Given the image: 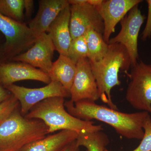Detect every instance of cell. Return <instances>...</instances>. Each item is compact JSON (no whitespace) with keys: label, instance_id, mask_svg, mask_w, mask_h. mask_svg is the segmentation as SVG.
<instances>
[{"label":"cell","instance_id":"cell-1","mask_svg":"<svg viewBox=\"0 0 151 151\" xmlns=\"http://www.w3.org/2000/svg\"><path fill=\"white\" fill-rule=\"evenodd\" d=\"M65 107L70 115L86 121L96 120L104 122L114 128L116 132L129 139H142L144 125L150 114L146 111L123 113L89 100L65 102Z\"/></svg>","mask_w":151,"mask_h":151},{"label":"cell","instance_id":"cell-2","mask_svg":"<svg viewBox=\"0 0 151 151\" xmlns=\"http://www.w3.org/2000/svg\"><path fill=\"white\" fill-rule=\"evenodd\" d=\"M65 102L64 97L48 98L34 106L24 116L42 121L47 127L48 134L65 130L78 134L103 130L101 125H95L92 121H84L70 115L65 109Z\"/></svg>","mask_w":151,"mask_h":151},{"label":"cell","instance_id":"cell-3","mask_svg":"<svg viewBox=\"0 0 151 151\" xmlns=\"http://www.w3.org/2000/svg\"><path fill=\"white\" fill-rule=\"evenodd\" d=\"M90 63L98 87L99 98L110 108L117 110L112 101L111 91L113 87L121 84L119 78L120 70L127 71L131 66L128 52L121 44H110L103 59Z\"/></svg>","mask_w":151,"mask_h":151},{"label":"cell","instance_id":"cell-4","mask_svg":"<svg viewBox=\"0 0 151 151\" xmlns=\"http://www.w3.org/2000/svg\"><path fill=\"white\" fill-rule=\"evenodd\" d=\"M48 134L42 121L27 119L17 109L0 125V151H20Z\"/></svg>","mask_w":151,"mask_h":151},{"label":"cell","instance_id":"cell-5","mask_svg":"<svg viewBox=\"0 0 151 151\" xmlns=\"http://www.w3.org/2000/svg\"><path fill=\"white\" fill-rule=\"evenodd\" d=\"M0 32L6 39L3 55L10 59L27 51L37 39L24 23L17 22L1 14Z\"/></svg>","mask_w":151,"mask_h":151},{"label":"cell","instance_id":"cell-6","mask_svg":"<svg viewBox=\"0 0 151 151\" xmlns=\"http://www.w3.org/2000/svg\"><path fill=\"white\" fill-rule=\"evenodd\" d=\"M129 76L126 100L133 108L151 114V65L138 63Z\"/></svg>","mask_w":151,"mask_h":151},{"label":"cell","instance_id":"cell-7","mask_svg":"<svg viewBox=\"0 0 151 151\" xmlns=\"http://www.w3.org/2000/svg\"><path fill=\"white\" fill-rule=\"evenodd\" d=\"M19 101L20 112L25 116L36 105L53 97H70V93L58 81H51L46 86L29 88L13 84L5 87Z\"/></svg>","mask_w":151,"mask_h":151},{"label":"cell","instance_id":"cell-8","mask_svg":"<svg viewBox=\"0 0 151 151\" xmlns=\"http://www.w3.org/2000/svg\"><path fill=\"white\" fill-rule=\"evenodd\" d=\"M145 19L138 5L135 6L120 22L122 27L119 34L110 38L108 42V44H121L125 47L129 55L132 67L138 63V37Z\"/></svg>","mask_w":151,"mask_h":151},{"label":"cell","instance_id":"cell-9","mask_svg":"<svg viewBox=\"0 0 151 151\" xmlns=\"http://www.w3.org/2000/svg\"><path fill=\"white\" fill-rule=\"evenodd\" d=\"M70 6V29L72 40L84 35L89 28L103 35L104 24L97 9L86 0Z\"/></svg>","mask_w":151,"mask_h":151},{"label":"cell","instance_id":"cell-10","mask_svg":"<svg viewBox=\"0 0 151 151\" xmlns=\"http://www.w3.org/2000/svg\"><path fill=\"white\" fill-rule=\"evenodd\" d=\"M55 50L51 37L47 33H44L37 37L30 48L12 60L25 63L48 74L52 67Z\"/></svg>","mask_w":151,"mask_h":151},{"label":"cell","instance_id":"cell-11","mask_svg":"<svg viewBox=\"0 0 151 151\" xmlns=\"http://www.w3.org/2000/svg\"><path fill=\"white\" fill-rule=\"evenodd\" d=\"M70 100L73 102L89 100L96 101L100 99L97 83L88 58L76 63V73L70 91Z\"/></svg>","mask_w":151,"mask_h":151},{"label":"cell","instance_id":"cell-12","mask_svg":"<svg viewBox=\"0 0 151 151\" xmlns=\"http://www.w3.org/2000/svg\"><path fill=\"white\" fill-rule=\"evenodd\" d=\"M142 1L141 0H107L103 1L100 6L95 7L103 19V37L106 43L108 44L117 24L133 7Z\"/></svg>","mask_w":151,"mask_h":151},{"label":"cell","instance_id":"cell-13","mask_svg":"<svg viewBox=\"0 0 151 151\" xmlns=\"http://www.w3.org/2000/svg\"><path fill=\"white\" fill-rule=\"evenodd\" d=\"M23 80H35L47 84L51 81L47 73L25 63H0V83L4 87Z\"/></svg>","mask_w":151,"mask_h":151},{"label":"cell","instance_id":"cell-14","mask_svg":"<svg viewBox=\"0 0 151 151\" xmlns=\"http://www.w3.org/2000/svg\"><path fill=\"white\" fill-rule=\"evenodd\" d=\"M67 0H40L35 17L28 27L37 37L47 33L49 28L60 12L69 5Z\"/></svg>","mask_w":151,"mask_h":151},{"label":"cell","instance_id":"cell-15","mask_svg":"<svg viewBox=\"0 0 151 151\" xmlns=\"http://www.w3.org/2000/svg\"><path fill=\"white\" fill-rule=\"evenodd\" d=\"M70 6L63 10L51 24L47 33L51 37L55 50L60 54L67 55L72 41L70 29Z\"/></svg>","mask_w":151,"mask_h":151},{"label":"cell","instance_id":"cell-16","mask_svg":"<svg viewBox=\"0 0 151 151\" xmlns=\"http://www.w3.org/2000/svg\"><path fill=\"white\" fill-rule=\"evenodd\" d=\"M78 135L74 131L62 130L29 144L20 151H64L77 139Z\"/></svg>","mask_w":151,"mask_h":151},{"label":"cell","instance_id":"cell-17","mask_svg":"<svg viewBox=\"0 0 151 151\" xmlns=\"http://www.w3.org/2000/svg\"><path fill=\"white\" fill-rule=\"evenodd\" d=\"M76 64L67 55L60 54L53 62L49 76L51 81H58L70 93L76 73Z\"/></svg>","mask_w":151,"mask_h":151},{"label":"cell","instance_id":"cell-18","mask_svg":"<svg viewBox=\"0 0 151 151\" xmlns=\"http://www.w3.org/2000/svg\"><path fill=\"white\" fill-rule=\"evenodd\" d=\"M88 49V58L91 62H97L103 59L108 49V44L103 37V35L93 29L89 28L84 34Z\"/></svg>","mask_w":151,"mask_h":151},{"label":"cell","instance_id":"cell-19","mask_svg":"<svg viewBox=\"0 0 151 151\" xmlns=\"http://www.w3.org/2000/svg\"><path fill=\"white\" fill-rule=\"evenodd\" d=\"M24 0H0V14L17 22H23Z\"/></svg>","mask_w":151,"mask_h":151},{"label":"cell","instance_id":"cell-20","mask_svg":"<svg viewBox=\"0 0 151 151\" xmlns=\"http://www.w3.org/2000/svg\"><path fill=\"white\" fill-rule=\"evenodd\" d=\"M88 49L84 35L78 37L72 40L67 56L76 64L79 60L88 58Z\"/></svg>","mask_w":151,"mask_h":151},{"label":"cell","instance_id":"cell-21","mask_svg":"<svg viewBox=\"0 0 151 151\" xmlns=\"http://www.w3.org/2000/svg\"><path fill=\"white\" fill-rule=\"evenodd\" d=\"M19 101L12 94L8 98L0 103V125L18 108Z\"/></svg>","mask_w":151,"mask_h":151},{"label":"cell","instance_id":"cell-22","mask_svg":"<svg viewBox=\"0 0 151 151\" xmlns=\"http://www.w3.org/2000/svg\"><path fill=\"white\" fill-rule=\"evenodd\" d=\"M143 129L144 135L140 144L132 151H151V117L150 115L146 120ZM104 151H110L105 149Z\"/></svg>","mask_w":151,"mask_h":151},{"label":"cell","instance_id":"cell-23","mask_svg":"<svg viewBox=\"0 0 151 151\" xmlns=\"http://www.w3.org/2000/svg\"><path fill=\"white\" fill-rule=\"evenodd\" d=\"M148 4V17L145 27L142 33V39L145 40L151 36V0H147Z\"/></svg>","mask_w":151,"mask_h":151},{"label":"cell","instance_id":"cell-24","mask_svg":"<svg viewBox=\"0 0 151 151\" xmlns=\"http://www.w3.org/2000/svg\"><path fill=\"white\" fill-rule=\"evenodd\" d=\"M34 1L32 0H24V10L27 16H31L34 7Z\"/></svg>","mask_w":151,"mask_h":151},{"label":"cell","instance_id":"cell-25","mask_svg":"<svg viewBox=\"0 0 151 151\" xmlns=\"http://www.w3.org/2000/svg\"><path fill=\"white\" fill-rule=\"evenodd\" d=\"M7 90L4 88L0 83V103L8 98L11 95V93Z\"/></svg>","mask_w":151,"mask_h":151},{"label":"cell","instance_id":"cell-26","mask_svg":"<svg viewBox=\"0 0 151 151\" xmlns=\"http://www.w3.org/2000/svg\"><path fill=\"white\" fill-rule=\"evenodd\" d=\"M79 147L77 145L76 140L68 146L64 151H79Z\"/></svg>","mask_w":151,"mask_h":151},{"label":"cell","instance_id":"cell-27","mask_svg":"<svg viewBox=\"0 0 151 151\" xmlns=\"http://www.w3.org/2000/svg\"><path fill=\"white\" fill-rule=\"evenodd\" d=\"M103 0H87V2L89 4L94 7H97L100 6L103 3Z\"/></svg>","mask_w":151,"mask_h":151},{"label":"cell","instance_id":"cell-28","mask_svg":"<svg viewBox=\"0 0 151 151\" xmlns=\"http://www.w3.org/2000/svg\"><path fill=\"white\" fill-rule=\"evenodd\" d=\"M96 151H104V150H97Z\"/></svg>","mask_w":151,"mask_h":151}]
</instances>
